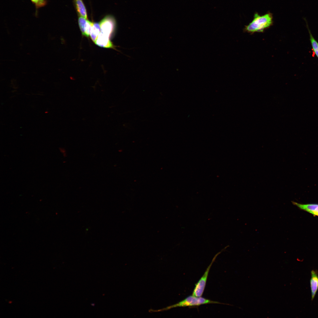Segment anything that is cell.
I'll return each instance as SVG.
<instances>
[{
    "label": "cell",
    "mask_w": 318,
    "mask_h": 318,
    "mask_svg": "<svg viewBox=\"0 0 318 318\" xmlns=\"http://www.w3.org/2000/svg\"><path fill=\"white\" fill-rule=\"evenodd\" d=\"M273 21V16L271 13L262 16L256 13L252 21L246 26L245 29L250 33L261 32L271 26Z\"/></svg>",
    "instance_id": "1"
},
{
    "label": "cell",
    "mask_w": 318,
    "mask_h": 318,
    "mask_svg": "<svg viewBox=\"0 0 318 318\" xmlns=\"http://www.w3.org/2000/svg\"><path fill=\"white\" fill-rule=\"evenodd\" d=\"M210 304H225L218 302L211 301L201 297H197L192 295L188 297L183 300L177 304L158 311H162L177 307H198L202 305Z\"/></svg>",
    "instance_id": "2"
},
{
    "label": "cell",
    "mask_w": 318,
    "mask_h": 318,
    "mask_svg": "<svg viewBox=\"0 0 318 318\" xmlns=\"http://www.w3.org/2000/svg\"><path fill=\"white\" fill-rule=\"evenodd\" d=\"M99 24L100 33L110 39L115 30L116 22L115 19L111 15H107L104 17Z\"/></svg>",
    "instance_id": "3"
},
{
    "label": "cell",
    "mask_w": 318,
    "mask_h": 318,
    "mask_svg": "<svg viewBox=\"0 0 318 318\" xmlns=\"http://www.w3.org/2000/svg\"><path fill=\"white\" fill-rule=\"evenodd\" d=\"M222 251L218 252L215 256L213 259L211 263L207 268L202 276L198 282L195 284V286L192 293L193 295L197 297H201L202 296L205 289L208 273L210 268L212 265V264L215 260L217 256Z\"/></svg>",
    "instance_id": "4"
},
{
    "label": "cell",
    "mask_w": 318,
    "mask_h": 318,
    "mask_svg": "<svg viewBox=\"0 0 318 318\" xmlns=\"http://www.w3.org/2000/svg\"><path fill=\"white\" fill-rule=\"evenodd\" d=\"M110 39L108 37L100 32L94 42L96 45L101 47L114 48V47Z\"/></svg>",
    "instance_id": "5"
},
{
    "label": "cell",
    "mask_w": 318,
    "mask_h": 318,
    "mask_svg": "<svg viewBox=\"0 0 318 318\" xmlns=\"http://www.w3.org/2000/svg\"><path fill=\"white\" fill-rule=\"evenodd\" d=\"M310 285L312 294V300L314 298L318 290V271L314 270L311 271Z\"/></svg>",
    "instance_id": "6"
},
{
    "label": "cell",
    "mask_w": 318,
    "mask_h": 318,
    "mask_svg": "<svg viewBox=\"0 0 318 318\" xmlns=\"http://www.w3.org/2000/svg\"><path fill=\"white\" fill-rule=\"evenodd\" d=\"M292 202L293 205L296 206L301 209L313 215L318 216V204H302L293 201Z\"/></svg>",
    "instance_id": "7"
},
{
    "label": "cell",
    "mask_w": 318,
    "mask_h": 318,
    "mask_svg": "<svg viewBox=\"0 0 318 318\" xmlns=\"http://www.w3.org/2000/svg\"><path fill=\"white\" fill-rule=\"evenodd\" d=\"M76 8L81 16L87 18V11L82 0H74Z\"/></svg>",
    "instance_id": "8"
},
{
    "label": "cell",
    "mask_w": 318,
    "mask_h": 318,
    "mask_svg": "<svg viewBox=\"0 0 318 318\" xmlns=\"http://www.w3.org/2000/svg\"><path fill=\"white\" fill-rule=\"evenodd\" d=\"M100 32V28L99 23H93L90 34L91 39L95 42Z\"/></svg>",
    "instance_id": "9"
},
{
    "label": "cell",
    "mask_w": 318,
    "mask_h": 318,
    "mask_svg": "<svg viewBox=\"0 0 318 318\" xmlns=\"http://www.w3.org/2000/svg\"><path fill=\"white\" fill-rule=\"evenodd\" d=\"M307 23V26L309 34V39L311 44L313 54L318 59V42L315 39L312 34L308 25Z\"/></svg>",
    "instance_id": "10"
},
{
    "label": "cell",
    "mask_w": 318,
    "mask_h": 318,
    "mask_svg": "<svg viewBox=\"0 0 318 318\" xmlns=\"http://www.w3.org/2000/svg\"><path fill=\"white\" fill-rule=\"evenodd\" d=\"M87 20V19L81 16L79 17L78 20V24L82 34L83 33L84 27Z\"/></svg>",
    "instance_id": "11"
},
{
    "label": "cell",
    "mask_w": 318,
    "mask_h": 318,
    "mask_svg": "<svg viewBox=\"0 0 318 318\" xmlns=\"http://www.w3.org/2000/svg\"><path fill=\"white\" fill-rule=\"evenodd\" d=\"M38 7L44 6L46 3V0H31Z\"/></svg>",
    "instance_id": "12"
}]
</instances>
